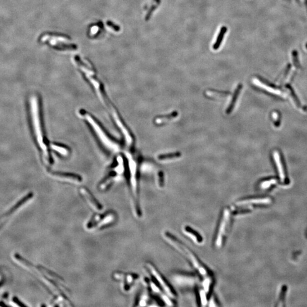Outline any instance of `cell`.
<instances>
[{
	"label": "cell",
	"instance_id": "obj_1",
	"mask_svg": "<svg viewBox=\"0 0 307 307\" xmlns=\"http://www.w3.org/2000/svg\"><path fill=\"white\" fill-rule=\"evenodd\" d=\"M163 237L168 243L178 250L180 253L182 254L188 260L189 262L192 264L193 267L199 273L201 276L206 277L210 275L208 269L200 262L199 260L197 258L195 254L189 249L186 245L183 244L180 241L178 240L177 238L172 234L168 232H165Z\"/></svg>",
	"mask_w": 307,
	"mask_h": 307
},
{
	"label": "cell",
	"instance_id": "obj_2",
	"mask_svg": "<svg viewBox=\"0 0 307 307\" xmlns=\"http://www.w3.org/2000/svg\"><path fill=\"white\" fill-rule=\"evenodd\" d=\"M31 113H32V117H33V125H34V132L35 134L36 138L37 139L38 144L40 146L41 149H42L43 153H44V160L47 163H49V156L48 154L47 151V147L45 145L44 142H43V134L42 132L41 129V124H40V120H39V111H38V105L37 99L36 97L33 96L31 100Z\"/></svg>",
	"mask_w": 307,
	"mask_h": 307
},
{
	"label": "cell",
	"instance_id": "obj_8",
	"mask_svg": "<svg viewBox=\"0 0 307 307\" xmlns=\"http://www.w3.org/2000/svg\"><path fill=\"white\" fill-rule=\"evenodd\" d=\"M272 202V200L269 197L258 198V199H250L242 200L236 203L237 206H243L247 205L252 204H269Z\"/></svg>",
	"mask_w": 307,
	"mask_h": 307
},
{
	"label": "cell",
	"instance_id": "obj_3",
	"mask_svg": "<svg viewBox=\"0 0 307 307\" xmlns=\"http://www.w3.org/2000/svg\"><path fill=\"white\" fill-rule=\"evenodd\" d=\"M231 214V209L228 208H225L223 211V215L219 223L215 240V245L217 248H219L223 245V238L230 223Z\"/></svg>",
	"mask_w": 307,
	"mask_h": 307
},
{
	"label": "cell",
	"instance_id": "obj_11",
	"mask_svg": "<svg viewBox=\"0 0 307 307\" xmlns=\"http://www.w3.org/2000/svg\"><path fill=\"white\" fill-rule=\"evenodd\" d=\"M254 83L255 84L258 86L260 88H263L264 90H266L267 91L269 92L270 93H273L274 95H279V96H284V94L283 93H282V92L279 91V90H278V89H275L273 88H271L270 87H269L267 86V85H265L264 84H263L262 83H261L260 81H259L258 79H255L253 81Z\"/></svg>",
	"mask_w": 307,
	"mask_h": 307
},
{
	"label": "cell",
	"instance_id": "obj_5",
	"mask_svg": "<svg viewBox=\"0 0 307 307\" xmlns=\"http://www.w3.org/2000/svg\"><path fill=\"white\" fill-rule=\"evenodd\" d=\"M87 120L89 121L90 124L93 126V128H94L95 131L98 134L100 138L102 140V142H104V144L107 147H109V149L111 150L112 151H118V146L116 144H115V143H113L112 141L109 139L108 136L105 135L104 132L101 130L99 126L96 124L95 121L94 120L93 121L92 119L90 117V116H87Z\"/></svg>",
	"mask_w": 307,
	"mask_h": 307
},
{
	"label": "cell",
	"instance_id": "obj_9",
	"mask_svg": "<svg viewBox=\"0 0 307 307\" xmlns=\"http://www.w3.org/2000/svg\"><path fill=\"white\" fill-rule=\"evenodd\" d=\"M184 233L191 240H192L196 244H200L203 242V238L199 233L196 232L194 230L191 229L190 227L186 226L183 229Z\"/></svg>",
	"mask_w": 307,
	"mask_h": 307
},
{
	"label": "cell",
	"instance_id": "obj_14",
	"mask_svg": "<svg viewBox=\"0 0 307 307\" xmlns=\"http://www.w3.org/2000/svg\"><path fill=\"white\" fill-rule=\"evenodd\" d=\"M206 294H207V293L205 291L203 290V288H201L199 291L200 299V301H201V305L203 306H205L208 303H207L208 301H207Z\"/></svg>",
	"mask_w": 307,
	"mask_h": 307
},
{
	"label": "cell",
	"instance_id": "obj_17",
	"mask_svg": "<svg viewBox=\"0 0 307 307\" xmlns=\"http://www.w3.org/2000/svg\"><path fill=\"white\" fill-rule=\"evenodd\" d=\"M13 301L14 302H15V303L18 304V305L19 306H23V307H25H25H26V305H25V304L20 303L21 302L20 301V300L17 299V297H14Z\"/></svg>",
	"mask_w": 307,
	"mask_h": 307
},
{
	"label": "cell",
	"instance_id": "obj_12",
	"mask_svg": "<svg viewBox=\"0 0 307 307\" xmlns=\"http://www.w3.org/2000/svg\"><path fill=\"white\" fill-rule=\"evenodd\" d=\"M213 279L212 275H209L206 277H204V279L202 282V287L204 290L208 294L210 290L211 286L212 284Z\"/></svg>",
	"mask_w": 307,
	"mask_h": 307
},
{
	"label": "cell",
	"instance_id": "obj_7",
	"mask_svg": "<svg viewBox=\"0 0 307 307\" xmlns=\"http://www.w3.org/2000/svg\"><path fill=\"white\" fill-rule=\"evenodd\" d=\"M80 193L82 196L84 198L85 201L89 204L90 206L93 209L97 210H102V206L100 204L98 201L95 199V197L92 195L91 193L88 191L85 188H80Z\"/></svg>",
	"mask_w": 307,
	"mask_h": 307
},
{
	"label": "cell",
	"instance_id": "obj_13",
	"mask_svg": "<svg viewBox=\"0 0 307 307\" xmlns=\"http://www.w3.org/2000/svg\"><path fill=\"white\" fill-rule=\"evenodd\" d=\"M277 180L276 179H270L269 180H266L264 181L263 182L261 183L260 184V187L262 189H267L269 188L270 186H272L273 184H276Z\"/></svg>",
	"mask_w": 307,
	"mask_h": 307
},
{
	"label": "cell",
	"instance_id": "obj_16",
	"mask_svg": "<svg viewBox=\"0 0 307 307\" xmlns=\"http://www.w3.org/2000/svg\"><path fill=\"white\" fill-rule=\"evenodd\" d=\"M107 24H108V26H110L111 27L112 29H114V30L116 31H118L120 30V27L117 26H116V25H115L113 24L112 22H109H109H107Z\"/></svg>",
	"mask_w": 307,
	"mask_h": 307
},
{
	"label": "cell",
	"instance_id": "obj_15",
	"mask_svg": "<svg viewBox=\"0 0 307 307\" xmlns=\"http://www.w3.org/2000/svg\"><path fill=\"white\" fill-rule=\"evenodd\" d=\"M209 306L210 307H216L218 306V305L216 303V301L214 299V297L212 296L210 298L209 302Z\"/></svg>",
	"mask_w": 307,
	"mask_h": 307
},
{
	"label": "cell",
	"instance_id": "obj_6",
	"mask_svg": "<svg viewBox=\"0 0 307 307\" xmlns=\"http://www.w3.org/2000/svg\"><path fill=\"white\" fill-rule=\"evenodd\" d=\"M196 278L192 275L178 274L174 277L175 283L181 287H192L196 283Z\"/></svg>",
	"mask_w": 307,
	"mask_h": 307
},
{
	"label": "cell",
	"instance_id": "obj_4",
	"mask_svg": "<svg viewBox=\"0 0 307 307\" xmlns=\"http://www.w3.org/2000/svg\"><path fill=\"white\" fill-rule=\"evenodd\" d=\"M146 267L147 268V270H149L150 274L155 279L157 283L158 284L159 286L162 288L165 294L167 295L169 297L172 299H174L176 297L175 294L171 287L165 282V279L163 278L161 274L159 273L158 271L155 269V267L149 263H147Z\"/></svg>",
	"mask_w": 307,
	"mask_h": 307
},
{
	"label": "cell",
	"instance_id": "obj_10",
	"mask_svg": "<svg viewBox=\"0 0 307 307\" xmlns=\"http://www.w3.org/2000/svg\"><path fill=\"white\" fill-rule=\"evenodd\" d=\"M273 158H274V160H275V163L277 164V167H278V172H279V177H280L281 180L282 182H284V180H285V175H284V173L283 168V166H282V163H281V160H280V156H279V154L278 152L277 151H275L273 152Z\"/></svg>",
	"mask_w": 307,
	"mask_h": 307
}]
</instances>
